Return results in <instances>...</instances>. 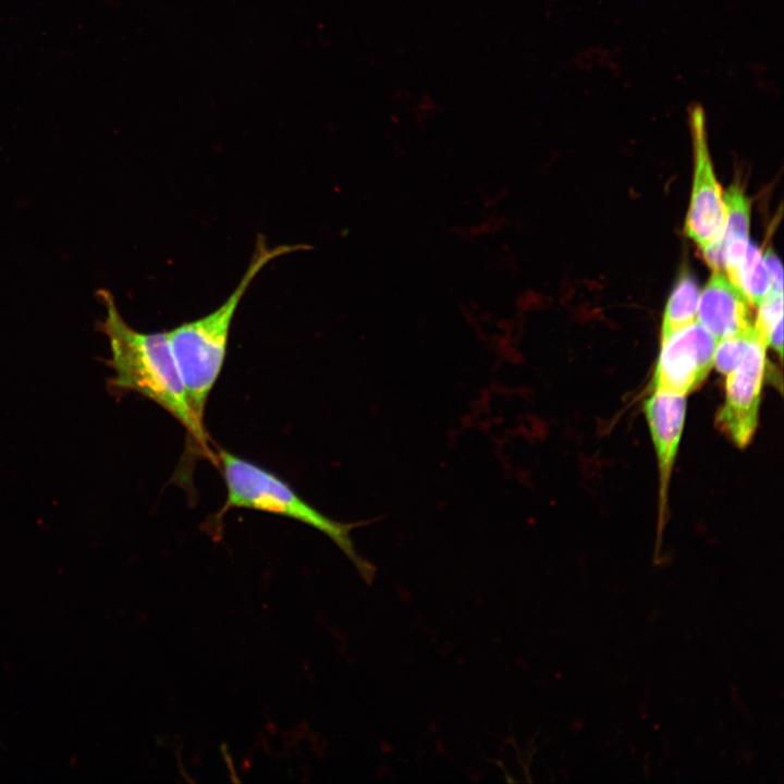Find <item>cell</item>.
Wrapping results in <instances>:
<instances>
[{"label": "cell", "mask_w": 784, "mask_h": 784, "mask_svg": "<svg viewBox=\"0 0 784 784\" xmlns=\"http://www.w3.org/2000/svg\"><path fill=\"white\" fill-rule=\"evenodd\" d=\"M762 256L770 278V291L783 293V271L779 258L770 249Z\"/></svg>", "instance_id": "14"}, {"label": "cell", "mask_w": 784, "mask_h": 784, "mask_svg": "<svg viewBox=\"0 0 784 784\" xmlns=\"http://www.w3.org/2000/svg\"><path fill=\"white\" fill-rule=\"evenodd\" d=\"M716 343L718 340L698 321L661 338L653 391L686 395L695 390L713 366Z\"/></svg>", "instance_id": "6"}, {"label": "cell", "mask_w": 784, "mask_h": 784, "mask_svg": "<svg viewBox=\"0 0 784 784\" xmlns=\"http://www.w3.org/2000/svg\"><path fill=\"white\" fill-rule=\"evenodd\" d=\"M215 462L219 465L226 488V499L220 515L231 509L254 510L284 516L315 528L329 537L351 560L362 577L371 584L376 567L358 555L351 539L353 528L367 523H342L326 516L281 477L226 450H218Z\"/></svg>", "instance_id": "3"}, {"label": "cell", "mask_w": 784, "mask_h": 784, "mask_svg": "<svg viewBox=\"0 0 784 784\" xmlns=\"http://www.w3.org/2000/svg\"><path fill=\"white\" fill-rule=\"evenodd\" d=\"M645 414L653 440L660 471V514H664L671 471L685 421L686 395L654 390L645 402Z\"/></svg>", "instance_id": "8"}, {"label": "cell", "mask_w": 784, "mask_h": 784, "mask_svg": "<svg viewBox=\"0 0 784 784\" xmlns=\"http://www.w3.org/2000/svg\"><path fill=\"white\" fill-rule=\"evenodd\" d=\"M699 289L689 274H683L677 281L667 301L661 338L697 321Z\"/></svg>", "instance_id": "10"}, {"label": "cell", "mask_w": 784, "mask_h": 784, "mask_svg": "<svg viewBox=\"0 0 784 784\" xmlns=\"http://www.w3.org/2000/svg\"><path fill=\"white\" fill-rule=\"evenodd\" d=\"M767 347L754 327L740 363L726 375L725 401L715 424L740 448L750 442L758 425Z\"/></svg>", "instance_id": "4"}, {"label": "cell", "mask_w": 784, "mask_h": 784, "mask_svg": "<svg viewBox=\"0 0 784 784\" xmlns=\"http://www.w3.org/2000/svg\"><path fill=\"white\" fill-rule=\"evenodd\" d=\"M758 308L754 327L768 345L770 333L775 327L783 323V293L769 291L763 301L758 305Z\"/></svg>", "instance_id": "13"}, {"label": "cell", "mask_w": 784, "mask_h": 784, "mask_svg": "<svg viewBox=\"0 0 784 784\" xmlns=\"http://www.w3.org/2000/svg\"><path fill=\"white\" fill-rule=\"evenodd\" d=\"M96 295L106 309V316L97 327L110 346V358L106 360L113 370L107 382L110 391L114 394L137 393L158 404L215 461L205 427L197 424L188 406L167 332L145 333L133 329L108 290L100 289Z\"/></svg>", "instance_id": "1"}, {"label": "cell", "mask_w": 784, "mask_h": 784, "mask_svg": "<svg viewBox=\"0 0 784 784\" xmlns=\"http://www.w3.org/2000/svg\"><path fill=\"white\" fill-rule=\"evenodd\" d=\"M725 223L721 237L705 248V260L713 270L724 271V247L734 241H748L750 225V204L738 185H732L723 193Z\"/></svg>", "instance_id": "9"}, {"label": "cell", "mask_w": 784, "mask_h": 784, "mask_svg": "<svg viewBox=\"0 0 784 784\" xmlns=\"http://www.w3.org/2000/svg\"><path fill=\"white\" fill-rule=\"evenodd\" d=\"M732 281L755 306H758L769 293L770 278L762 253L755 245L748 243L744 260Z\"/></svg>", "instance_id": "11"}, {"label": "cell", "mask_w": 784, "mask_h": 784, "mask_svg": "<svg viewBox=\"0 0 784 784\" xmlns=\"http://www.w3.org/2000/svg\"><path fill=\"white\" fill-rule=\"evenodd\" d=\"M752 330L754 327L747 331L718 341L713 356V365L719 372L726 376L738 366L747 348Z\"/></svg>", "instance_id": "12"}, {"label": "cell", "mask_w": 784, "mask_h": 784, "mask_svg": "<svg viewBox=\"0 0 784 784\" xmlns=\"http://www.w3.org/2000/svg\"><path fill=\"white\" fill-rule=\"evenodd\" d=\"M749 304L725 272L714 270L699 295L697 321L719 341L754 327Z\"/></svg>", "instance_id": "7"}, {"label": "cell", "mask_w": 784, "mask_h": 784, "mask_svg": "<svg viewBox=\"0 0 784 784\" xmlns=\"http://www.w3.org/2000/svg\"><path fill=\"white\" fill-rule=\"evenodd\" d=\"M689 113L694 180L685 231L702 249L721 237L726 213L708 149L703 110L700 106H693Z\"/></svg>", "instance_id": "5"}, {"label": "cell", "mask_w": 784, "mask_h": 784, "mask_svg": "<svg viewBox=\"0 0 784 784\" xmlns=\"http://www.w3.org/2000/svg\"><path fill=\"white\" fill-rule=\"evenodd\" d=\"M310 248L305 244L270 247L259 234L248 267L229 297L211 313L167 332L188 406L201 427L207 401L224 365L233 318L250 283L273 259Z\"/></svg>", "instance_id": "2"}]
</instances>
